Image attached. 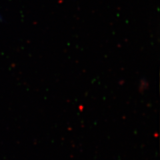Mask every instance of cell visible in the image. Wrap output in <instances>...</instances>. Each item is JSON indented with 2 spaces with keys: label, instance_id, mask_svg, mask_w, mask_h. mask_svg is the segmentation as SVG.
I'll return each instance as SVG.
<instances>
[{
  "label": "cell",
  "instance_id": "6da1fadb",
  "mask_svg": "<svg viewBox=\"0 0 160 160\" xmlns=\"http://www.w3.org/2000/svg\"><path fill=\"white\" fill-rule=\"evenodd\" d=\"M4 21V18H3V16L0 13V23H2V22H3Z\"/></svg>",
  "mask_w": 160,
  "mask_h": 160
}]
</instances>
